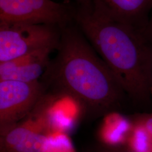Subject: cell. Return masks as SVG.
Instances as JSON below:
<instances>
[{
	"mask_svg": "<svg viewBox=\"0 0 152 152\" xmlns=\"http://www.w3.org/2000/svg\"><path fill=\"white\" fill-rule=\"evenodd\" d=\"M56 50L41 78L46 90L72 99L88 119L121 109L126 94L77 26L61 29Z\"/></svg>",
	"mask_w": 152,
	"mask_h": 152,
	"instance_id": "1",
	"label": "cell"
},
{
	"mask_svg": "<svg viewBox=\"0 0 152 152\" xmlns=\"http://www.w3.org/2000/svg\"><path fill=\"white\" fill-rule=\"evenodd\" d=\"M74 22L132 102L152 103V44L144 32L114 15L97 1L78 6Z\"/></svg>",
	"mask_w": 152,
	"mask_h": 152,
	"instance_id": "2",
	"label": "cell"
},
{
	"mask_svg": "<svg viewBox=\"0 0 152 152\" xmlns=\"http://www.w3.org/2000/svg\"><path fill=\"white\" fill-rule=\"evenodd\" d=\"M61 31L51 25L0 21V63L42 49L56 50Z\"/></svg>",
	"mask_w": 152,
	"mask_h": 152,
	"instance_id": "3",
	"label": "cell"
},
{
	"mask_svg": "<svg viewBox=\"0 0 152 152\" xmlns=\"http://www.w3.org/2000/svg\"><path fill=\"white\" fill-rule=\"evenodd\" d=\"M76 9L52 0H0V21L47 24L61 29L74 21Z\"/></svg>",
	"mask_w": 152,
	"mask_h": 152,
	"instance_id": "4",
	"label": "cell"
},
{
	"mask_svg": "<svg viewBox=\"0 0 152 152\" xmlns=\"http://www.w3.org/2000/svg\"><path fill=\"white\" fill-rule=\"evenodd\" d=\"M46 90L40 80L0 81V130L26 118L44 99Z\"/></svg>",
	"mask_w": 152,
	"mask_h": 152,
	"instance_id": "5",
	"label": "cell"
},
{
	"mask_svg": "<svg viewBox=\"0 0 152 152\" xmlns=\"http://www.w3.org/2000/svg\"><path fill=\"white\" fill-rule=\"evenodd\" d=\"M49 121L44 115L0 130V152H47L50 145Z\"/></svg>",
	"mask_w": 152,
	"mask_h": 152,
	"instance_id": "6",
	"label": "cell"
},
{
	"mask_svg": "<svg viewBox=\"0 0 152 152\" xmlns=\"http://www.w3.org/2000/svg\"><path fill=\"white\" fill-rule=\"evenodd\" d=\"M56 49L47 48L0 63V81H39L49 65L50 54Z\"/></svg>",
	"mask_w": 152,
	"mask_h": 152,
	"instance_id": "7",
	"label": "cell"
},
{
	"mask_svg": "<svg viewBox=\"0 0 152 152\" xmlns=\"http://www.w3.org/2000/svg\"><path fill=\"white\" fill-rule=\"evenodd\" d=\"M110 13L143 32L152 11V0H95Z\"/></svg>",
	"mask_w": 152,
	"mask_h": 152,
	"instance_id": "8",
	"label": "cell"
},
{
	"mask_svg": "<svg viewBox=\"0 0 152 152\" xmlns=\"http://www.w3.org/2000/svg\"><path fill=\"white\" fill-rule=\"evenodd\" d=\"M129 146L138 152H152V136L142 127L134 125L131 131Z\"/></svg>",
	"mask_w": 152,
	"mask_h": 152,
	"instance_id": "9",
	"label": "cell"
},
{
	"mask_svg": "<svg viewBox=\"0 0 152 152\" xmlns=\"http://www.w3.org/2000/svg\"><path fill=\"white\" fill-rule=\"evenodd\" d=\"M96 152H138L122 144H111L102 143L95 149Z\"/></svg>",
	"mask_w": 152,
	"mask_h": 152,
	"instance_id": "10",
	"label": "cell"
},
{
	"mask_svg": "<svg viewBox=\"0 0 152 152\" xmlns=\"http://www.w3.org/2000/svg\"><path fill=\"white\" fill-rule=\"evenodd\" d=\"M135 122V125L142 127L152 136V113L138 115Z\"/></svg>",
	"mask_w": 152,
	"mask_h": 152,
	"instance_id": "11",
	"label": "cell"
},
{
	"mask_svg": "<svg viewBox=\"0 0 152 152\" xmlns=\"http://www.w3.org/2000/svg\"><path fill=\"white\" fill-rule=\"evenodd\" d=\"M144 34L148 40L152 44V11L147 23V27L144 30Z\"/></svg>",
	"mask_w": 152,
	"mask_h": 152,
	"instance_id": "12",
	"label": "cell"
},
{
	"mask_svg": "<svg viewBox=\"0 0 152 152\" xmlns=\"http://www.w3.org/2000/svg\"><path fill=\"white\" fill-rule=\"evenodd\" d=\"M78 6H87L92 3V0H76Z\"/></svg>",
	"mask_w": 152,
	"mask_h": 152,
	"instance_id": "13",
	"label": "cell"
},
{
	"mask_svg": "<svg viewBox=\"0 0 152 152\" xmlns=\"http://www.w3.org/2000/svg\"><path fill=\"white\" fill-rule=\"evenodd\" d=\"M151 96H152V88H151Z\"/></svg>",
	"mask_w": 152,
	"mask_h": 152,
	"instance_id": "14",
	"label": "cell"
}]
</instances>
